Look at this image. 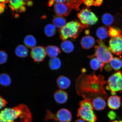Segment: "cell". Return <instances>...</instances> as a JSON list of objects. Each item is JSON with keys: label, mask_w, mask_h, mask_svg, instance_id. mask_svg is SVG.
Instances as JSON below:
<instances>
[{"label": "cell", "mask_w": 122, "mask_h": 122, "mask_svg": "<svg viewBox=\"0 0 122 122\" xmlns=\"http://www.w3.org/2000/svg\"><path fill=\"white\" fill-rule=\"evenodd\" d=\"M107 83L102 75H97L94 73L90 75L82 74L76 81V91L79 95L91 101L97 97L105 99L108 96L104 88Z\"/></svg>", "instance_id": "obj_1"}, {"label": "cell", "mask_w": 122, "mask_h": 122, "mask_svg": "<svg viewBox=\"0 0 122 122\" xmlns=\"http://www.w3.org/2000/svg\"><path fill=\"white\" fill-rule=\"evenodd\" d=\"M0 118L4 122H15L18 119L20 122H32V120L30 109L23 104L3 109L0 113Z\"/></svg>", "instance_id": "obj_2"}, {"label": "cell", "mask_w": 122, "mask_h": 122, "mask_svg": "<svg viewBox=\"0 0 122 122\" xmlns=\"http://www.w3.org/2000/svg\"><path fill=\"white\" fill-rule=\"evenodd\" d=\"M86 27L77 21H71L67 23L64 27L60 30V37L63 41L69 38L76 39L78 36L81 29Z\"/></svg>", "instance_id": "obj_3"}, {"label": "cell", "mask_w": 122, "mask_h": 122, "mask_svg": "<svg viewBox=\"0 0 122 122\" xmlns=\"http://www.w3.org/2000/svg\"><path fill=\"white\" fill-rule=\"evenodd\" d=\"M80 107L77 110V116L84 121L87 122H95L97 118L93 111L91 101L84 99L80 102Z\"/></svg>", "instance_id": "obj_4"}, {"label": "cell", "mask_w": 122, "mask_h": 122, "mask_svg": "<svg viewBox=\"0 0 122 122\" xmlns=\"http://www.w3.org/2000/svg\"><path fill=\"white\" fill-rule=\"evenodd\" d=\"M106 88L110 92L111 94L115 95L116 92L122 93V72L118 71L114 73L108 78Z\"/></svg>", "instance_id": "obj_5"}, {"label": "cell", "mask_w": 122, "mask_h": 122, "mask_svg": "<svg viewBox=\"0 0 122 122\" xmlns=\"http://www.w3.org/2000/svg\"><path fill=\"white\" fill-rule=\"evenodd\" d=\"M97 41L98 45L95 47L94 56L104 64L109 63L113 58L111 51L102 41L100 39Z\"/></svg>", "instance_id": "obj_6"}, {"label": "cell", "mask_w": 122, "mask_h": 122, "mask_svg": "<svg viewBox=\"0 0 122 122\" xmlns=\"http://www.w3.org/2000/svg\"><path fill=\"white\" fill-rule=\"evenodd\" d=\"M72 118L71 112L67 109L62 108L58 111L56 114H53L50 111L47 110L44 120H53L59 122H70Z\"/></svg>", "instance_id": "obj_7"}, {"label": "cell", "mask_w": 122, "mask_h": 122, "mask_svg": "<svg viewBox=\"0 0 122 122\" xmlns=\"http://www.w3.org/2000/svg\"><path fill=\"white\" fill-rule=\"evenodd\" d=\"M77 16L81 23L87 27L88 25H94L98 20L97 17L88 8L82 10Z\"/></svg>", "instance_id": "obj_8"}, {"label": "cell", "mask_w": 122, "mask_h": 122, "mask_svg": "<svg viewBox=\"0 0 122 122\" xmlns=\"http://www.w3.org/2000/svg\"><path fill=\"white\" fill-rule=\"evenodd\" d=\"M74 7L72 0H67L64 3H56L54 4V11L57 16H67Z\"/></svg>", "instance_id": "obj_9"}, {"label": "cell", "mask_w": 122, "mask_h": 122, "mask_svg": "<svg viewBox=\"0 0 122 122\" xmlns=\"http://www.w3.org/2000/svg\"><path fill=\"white\" fill-rule=\"evenodd\" d=\"M109 49L117 56L122 53V37L111 38L109 41Z\"/></svg>", "instance_id": "obj_10"}, {"label": "cell", "mask_w": 122, "mask_h": 122, "mask_svg": "<svg viewBox=\"0 0 122 122\" xmlns=\"http://www.w3.org/2000/svg\"><path fill=\"white\" fill-rule=\"evenodd\" d=\"M46 53L44 47L41 46H36L32 49L30 56L35 62H41L44 60Z\"/></svg>", "instance_id": "obj_11"}, {"label": "cell", "mask_w": 122, "mask_h": 122, "mask_svg": "<svg viewBox=\"0 0 122 122\" xmlns=\"http://www.w3.org/2000/svg\"><path fill=\"white\" fill-rule=\"evenodd\" d=\"M9 6L12 10L20 12L25 11V8L24 5L27 4L25 1L22 0H14L9 1Z\"/></svg>", "instance_id": "obj_12"}, {"label": "cell", "mask_w": 122, "mask_h": 122, "mask_svg": "<svg viewBox=\"0 0 122 122\" xmlns=\"http://www.w3.org/2000/svg\"><path fill=\"white\" fill-rule=\"evenodd\" d=\"M121 98L117 95L110 97L107 100V105L110 109L116 110L120 108L121 104Z\"/></svg>", "instance_id": "obj_13"}, {"label": "cell", "mask_w": 122, "mask_h": 122, "mask_svg": "<svg viewBox=\"0 0 122 122\" xmlns=\"http://www.w3.org/2000/svg\"><path fill=\"white\" fill-rule=\"evenodd\" d=\"M54 100L60 104L65 103L68 98V94L66 92L61 89L56 91L54 94Z\"/></svg>", "instance_id": "obj_14"}, {"label": "cell", "mask_w": 122, "mask_h": 122, "mask_svg": "<svg viewBox=\"0 0 122 122\" xmlns=\"http://www.w3.org/2000/svg\"><path fill=\"white\" fill-rule=\"evenodd\" d=\"M94 109L97 111H101L104 109L106 103L105 99L101 97H97L92 101Z\"/></svg>", "instance_id": "obj_15"}, {"label": "cell", "mask_w": 122, "mask_h": 122, "mask_svg": "<svg viewBox=\"0 0 122 122\" xmlns=\"http://www.w3.org/2000/svg\"><path fill=\"white\" fill-rule=\"evenodd\" d=\"M95 43V41L94 38L90 36H84L81 41L82 48L85 49H89L92 48Z\"/></svg>", "instance_id": "obj_16"}, {"label": "cell", "mask_w": 122, "mask_h": 122, "mask_svg": "<svg viewBox=\"0 0 122 122\" xmlns=\"http://www.w3.org/2000/svg\"><path fill=\"white\" fill-rule=\"evenodd\" d=\"M57 84L61 90L67 89L71 85V81L68 77L64 76H59L56 81Z\"/></svg>", "instance_id": "obj_17"}, {"label": "cell", "mask_w": 122, "mask_h": 122, "mask_svg": "<svg viewBox=\"0 0 122 122\" xmlns=\"http://www.w3.org/2000/svg\"><path fill=\"white\" fill-rule=\"evenodd\" d=\"M45 49L46 54L51 58L56 57L61 52L60 49L55 46H49Z\"/></svg>", "instance_id": "obj_18"}, {"label": "cell", "mask_w": 122, "mask_h": 122, "mask_svg": "<svg viewBox=\"0 0 122 122\" xmlns=\"http://www.w3.org/2000/svg\"><path fill=\"white\" fill-rule=\"evenodd\" d=\"M90 65L91 68L94 71H97L100 69L101 71H102L104 67V64L97 57L91 59L90 62Z\"/></svg>", "instance_id": "obj_19"}, {"label": "cell", "mask_w": 122, "mask_h": 122, "mask_svg": "<svg viewBox=\"0 0 122 122\" xmlns=\"http://www.w3.org/2000/svg\"><path fill=\"white\" fill-rule=\"evenodd\" d=\"M52 22L56 27L61 29L66 25V20L63 16H56L53 18Z\"/></svg>", "instance_id": "obj_20"}, {"label": "cell", "mask_w": 122, "mask_h": 122, "mask_svg": "<svg viewBox=\"0 0 122 122\" xmlns=\"http://www.w3.org/2000/svg\"><path fill=\"white\" fill-rule=\"evenodd\" d=\"M15 53L18 57H25L28 55V50L25 46L20 45L17 47L15 50Z\"/></svg>", "instance_id": "obj_21"}, {"label": "cell", "mask_w": 122, "mask_h": 122, "mask_svg": "<svg viewBox=\"0 0 122 122\" xmlns=\"http://www.w3.org/2000/svg\"><path fill=\"white\" fill-rule=\"evenodd\" d=\"M61 48L64 52L67 53L71 52L74 48L72 43L69 40L63 41L61 44Z\"/></svg>", "instance_id": "obj_22"}, {"label": "cell", "mask_w": 122, "mask_h": 122, "mask_svg": "<svg viewBox=\"0 0 122 122\" xmlns=\"http://www.w3.org/2000/svg\"><path fill=\"white\" fill-rule=\"evenodd\" d=\"M24 42L26 46L29 48L32 49L36 47V39L32 35H28L26 36L24 38Z\"/></svg>", "instance_id": "obj_23"}, {"label": "cell", "mask_w": 122, "mask_h": 122, "mask_svg": "<svg viewBox=\"0 0 122 122\" xmlns=\"http://www.w3.org/2000/svg\"><path fill=\"white\" fill-rule=\"evenodd\" d=\"M61 65V61L59 58L55 57L51 58L49 62V66L51 69L56 70L60 68Z\"/></svg>", "instance_id": "obj_24"}, {"label": "cell", "mask_w": 122, "mask_h": 122, "mask_svg": "<svg viewBox=\"0 0 122 122\" xmlns=\"http://www.w3.org/2000/svg\"><path fill=\"white\" fill-rule=\"evenodd\" d=\"M96 34L97 37L100 40H102L107 38L109 35V33L108 31L106 28L101 27L97 29L96 31Z\"/></svg>", "instance_id": "obj_25"}, {"label": "cell", "mask_w": 122, "mask_h": 122, "mask_svg": "<svg viewBox=\"0 0 122 122\" xmlns=\"http://www.w3.org/2000/svg\"><path fill=\"white\" fill-rule=\"evenodd\" d=\"M110 63L111 67L115 71H118L122 68V61L118 57L113 58Z\"/></svg>", "instance_id": "obj_26"}, {"label": "cell", "mask_w": 122, "mask_h": 122, "mask_svg": "<svg viewBox=\"0 0 122 122\" xmlns=\"http://www.w3.org/2000/svg\"><path fill=\"white\" fill-rule=\"evenodd\" d=\"M102 21L105 25L109 26L113 23L114 21V17L109 13H106L102 17Z\"/></svg>", "instance_id": "obj_27"}, {"label": "cell", "mask_w": 122, "mask_h": 122, "mask_svg": "<svg viewBox=\"0 0 122 122\" xmlns=\"http://www.w3.org/2000/svg\"><path fill=\"white\" fill-rule=\"evenodd\" d=\"M11 80L10 76L5 73H2L0 76V83L3 86H8L11 84Z\"/></svg>", "instance_id": "obj_28"}, {"label": "cell", "mask_w": 122, "mask_h": 122, "mask_svg": "<svg viewBox=\"0 0 122 122\" xmlns=\"http://www.w3.org/2000/svg\"><path fill=\"white\" fill-rule=\"evenodd\" d=\"M56 28V27L53 24H48L46 26L44 30L45 35L48 37L53 36L55 33Z\"/></svg>", "instance_id": "obj_29"}, {"label": "cell", "mask_w": 122, "mask_h": 122, "mask_svg": "<svg viewBox=\"0 0 122 122\" xmlns=\"http://www.w3.org/2000/svg\"><path fill=\"white\" fill-rule=\"evenodd\" d=\"M108 33L109 36L112 38L122 37V30L113 27H111L109 28Z\"/></svg>", "instance_id": "obj_30"}, {"label": "cell", "mask_w": 122, "mask_h": 122, "mask_svg": "<svg viewBox=\"0 0 122 122\" xmlns=\"http://www.w3.org/2000/svg\"><path fill=\"white\" fill-rule=\"evenodd\" d=\"M7 59V54L4 51L1 50L0 51V63L3 64L6 62Z\"/></svg>", "instance_id": "obj_31"}, {"label": "cell", "mask_w": 122, "mask_h": 122, "mask_svg": "<svg viewBox=\"0 0 122 122\" xmlns=\"http://www.w3.org/2000/svg\"><path fill=\"white\" fill-rule=\"evenodd\" d=\"M107 116L108 118L111 120H115L117 117L116 114L113 111H110L108 112Z\"/></svg>", "instance_id": "obj_32"}, {"label": "cell", "mask_w": 122, "mask_h": 122, "mask_svg": "<svg viewBox=\"0 0 122 122\" xmlns=\"http://www.w3.org/2000/svg\"><path fill=\"white\" fill-rule=\"evenodd\" d=\"M83 3L88 7L92 5H94V0H83Z\"/></svg>", "instance_id": "obj_33"}, {"label": "cell", "mask_w": 122, "mask_h": 122, "mask_svg": "<svg viewBox=\"0 0 122 122\" xmlns=\"http://www.w3.org/2000/svg\"><path fill=\"white\" fill-rule=\"evenodd\" d=\"M0 109L3 108L5 107L7 104V102L6 100L4 98L1 96L0 97Z\"/></svg>", "instance_id": "obj_34"}, {"label": "cell", "mask_w": 122, "mask_h": 122, "mask_svg": "<svg viewBox=\"0 0 122 122\" xmlns=\"http://www.w3.org/2000/svg\"><path fill=\"white\" fill-rule=\"evenodd\" d=\"M103 1L102 0H94V5L99 6L101 5Z\"/></svg>", "instance_id": "obj_35"}, {"label": "cell", "mask_w": 122, "mask_h": 122, "mask_svg": "<svg viewBox=\"0 0 122 122\" xmlns=\"http://www.w3.org/2000/svg\"><path fill=\"white\" fill-rule=\"evenodd\" d=\"M5 7V5L4 4L1 3L0 4V12L1 13H2L4 11Z\"/></svg>", "instance_id": "obj_36"}, {"label": "cell", "mask_w": 122, "mask_h": 122, "mask_svg": "<svg viewBox=\"0 0 122 122\" xmlns=\"http://www.w3.org/2000/svg\"><path fill=\"white\" fill-rule=\"evenodd\" d=\"M105 69L108 71H110L112 69L110 65H107L104 67Z\"/></svg>", "instance_id": "obj_37"}, {"label": "cell", "mask_w": 122, "mask_h": 122, "mask_svg": "<svg viewBox=\"0 0 122 122\" xmlns=\"http://www.w3.org/2000/svg\"><path fill=\"white\" fill-rule=\"evenodd\" d=\"M54 2L55 1L54 0L50 1L48 2L49 5L50 6L54 4Z\"/></svg>", "instance_id": "obj_38"}, {"label": "cell", "mask_w": 122, "mask_h": 122, "mask_svg": "<svg viewBox=\"0 0 122 122\" xmlns=\"http://www.w3.org/2000/svg\"><path fill=\"white\" fill-rule=\"evenodd\" d=\"M26 4L27 5L29 6H30L32 5L33 2H32L31 1H27V2H26Z\"/></svg>", "instance_id": "obj_39"}, {"label": "cell", "mask_w": 122, "mask_h": 122, "mask_svg": "<svg viewBox=\"0 0 122 122\" xmlns=\"http://www.w3.org/2000/svg\"><path fill=\"white\" fill-rule=\"evenodd\" d=\"M75 122H85L83 120L81 119H79L76 120Z\"/></svg>", "instance_id": "obj_40"}, {"label": "cell", "mask_w": 122, "mask_h": 122, "mask_svg": "<svg viewBox=\"0 0 122 122\" xmlns=\"http://www.w3.org/2000/svg\"><path fill=\"white\" fill-rule=\"evenodd\" d=\"M111 122H122V120H114Z\"/></svg>", "instance_id": "obj_41"}, {"label": "cell", "mask_w": 122, "mask_h": 122, "mask_svg": "<svg viewBox=\"0 0 122 122\" xmlns=\"http://www.w3.org/2000/svg\"><path fill=\"white\" fill-rule=\"evenodd\" d=\"M0 122H4L2 121V120H0Z\"/></svg>", "instance_id": "obj_42"}, {"label": "cell", "mask_w": 122, "mask_h": 122, "mask_svg": "<svg viewBox=\"0 0 122 122\" xmlns=\"http://www.w3.org/2000/svg\"></svg>", "instance_id": "obj_43"}]
</instances>
